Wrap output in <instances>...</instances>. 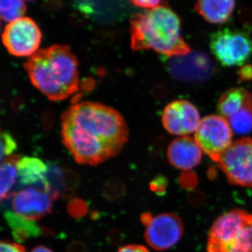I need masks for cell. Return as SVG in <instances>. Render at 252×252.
Segmentation results:
<instances>
[{"mask_svg": "<svg viewBox=\"0 0 252 252\" xmlns=\"http://www.w3.org/2000/svg\"><path fill=\"white\" fill-rule=\"evenodd\" d=\"M135 6L144 9H152L160 6L161 0H130Z\"/></svg>", "mask_w": 252, "mask_h": 252, "instance_id": "25", "label": "cell"}, {"mask_svg": "<svg viewBox=\"0 0 252 252\" xmlns=\"http://www.w3.org/2000/svg\"><path fill=\"white\" fill-rule=\"evenodd\" d=\"M18 178L21 185L31 186L44 182L48 166L42 160L35 157L21 158L17 163Z\"/></svg>", "mask_w": 252, "mask_h": 252, "instance_id": "16", "label": "cell"}, {"mask_svg": "<svg viewBox=\"0 0 252 252\" xmlns=\"http://www.w3.org/2000/svg\"><path fill=\"white\" fill-rule=\"evenodd\" d=\"M164 127L172 135L186 136L195 132L200 122L196 107L187 100L167 104L162 116Z\"/></svg>", "mask_w": 252, "mask_h": 252, "instance_id": "10", "label": "cell"}, {"mask_svg": "<svg viewBox=\"0 0 252 252\" xmlns=\"http://www.w3.org/2000/svg\"><path fill=\"white\" fill-rule=\"evenodd\" d=\"M233 132L247 135L252 130V103L244 107L227 120Z\"/></svg>", "mask_w": 252, "mask_h": 252, "instance_id": "19", "label": "cell"}, {"mask_svg": "<svg viewBox=\"0 0 252 252\" xmlns=\"http://www.w3.org/2000/svg\"><path fill=\"white\" fill-rule=\"evenodd\" d=\"M61 135L78 163L97 165L122 150L129 130L115 109L98 102H82L63 113Z\"/></svg>", "mask_w": 252, "mask_h": 252, "instance_id": "1", "label": "cell"}, {"mask_svg": "<svg viewBox=\"0 0 252 252\" xmlns=\"http://www.w3.org/2000/svg\"><path fill=\"white\" fill-rule=\"evenodd\" d=\"M53 200L44 190L28 188L15 194L12 208L16 215L36 221L51 213Z\"/></svg>", "mask_w": 252, "mask_h": 252, "instance_id": "11", "label": "cell"}, {"mask_svg": "<svg viewBox=\"0 0 252 252\" xmlns=\"http://www.w3.org/2000/svg\"><path fill=\"white\" fill-rule=\"evenodd\" d=\"M17 142L8 131L1 130V160L12 156L17 149Z\"/></svg>", "mask_w": 252, "mask_h": 252, "instance_id": "21", "label": "cell"}, {"mask_svg": "<svg viewBox=\"0 0 252 252\" xmlns=\"http://www.w3.org/2000/svg\"><path fill=\"white\" fill-rule=\"evenodd\" d=\"M86 245L81 241H74L68 245L67 252H86Z\"/></svg>", "mask_w": 252, "mask_h": 252, "instance_id": "27", "label": "cell"}, {"mask_svg": "<svg viewBox=\"0 0 252 252\" xmlns=\"http://www.w3.org/2000/svg\"><path fill=\"white\" fill-rule=\"evenodd\" d=\"M252 103V94L242 88H233L221 94L218 102L220 117L228 120L244 107Z\"/></svg>", "mask_w": 252, "mask_h": 252, "instance_id": "15", "label": "cell"}, {"mask_svg": "<svg viewBox=\"0 0 252 252\" xmlns=\"http://www.w3.org/2000/svg\"><path fill=\"white\" fill-rule=\"evenodd\" d=\"M5 220L12 231L13 237L18 243H23L28 239L36 238L42 235L43 230L36 221L27 220L14 212L4 213Z\"/></svg>", "mask_w": 252, "mask_h": 252, "instance_id": "17", "label": "cell"}, {"mask_svg": "<svg viewBox=\"0 0 252 252\" xmlns=\"http://www.w3.org/2000/svg\"><path fill=\"white\" fill-rule=\"evenodd\" d=\"M25 1H32V0H25Z\"/></svg>", "mask_w": 252, "mask_h": 252, "instance_id": "30", "label": "cell"}, {"mask_svg": "<svg viewBox=\"0 0 252 252\" xmlns=\"http://www.w3.org/2000/svg\"><path fill=\"white\" fill-rule=\"evenodd\" d=\"M210 44L212 54L225 67L242 65L252 55V38L238 30L225 28L213 33Z\"/></svg>", "mask_w": 252, "mask_h": 252, "instance_id": "6", "label": "cell"}, {"mask_svg": "<svg viewBox=\"0 0 252 252\" xmlns=\"http://www.w3.org/2000/svg\"><path fill=\"white\" fill-rule=\"evenodd\" d=\"M118 252H150L148 249L143 245H129L122 247Z\"/></svg>", "mask_w": 252, "mask_h": 252, "instance_id": "26", "label": "cell"}, {"mask_svg": "<svg viewBox=\"0 0 252 252\" xmlns=\"http://www.w3.org/2000/svg\"><path fill=\"white\" fill-rule=\"evenodd\" d=\"M26 12L23 0H0V15L4 22L9 23L23 18Z\"/></svg>", "mask_w": 252, "mask_h": 252, "instance_id": "20", "label": "cell"}, {"mask_svg": "<svg viewBox=\"0 0 252 252\" xmlns=\"http://www.w3.org/2000/svg\"><path fill=\"white\" fill-rule=\"evenodd\" d=\"M214 161L230 184L252 188V138L244 137L232 142Z\"/></svg>", "mask_w": 252, "mask_h": 252, "instance_id": "5", "label": "cell"}, {"mask_svg": "<svg viewBox=\"0 0 252 252\" xmlns=\"http://www.w3.org/2000/svg\"><path fill=\"white\" fill-rule=\"evenodd\" d=\"M235 0H197L195 9L207 22L221 24L230 19Z\"/></svg>", "mask_w": 252, "mask_h": 252, "instance_id": "14", "label": "cell"}, {"mask_svg": "<svg viewBox=\"0 0 252 252\" xmlns=\"http://www.w3.org/2000/svg\"><path fill=\"white\" fill-rule=\"evenodd\" d=\"M31 252H54L51 249L44 246H38L33 249Z\"/></svg>", "mask_w": 252, "mask_h": 252, "instance_id": "29", "label": "cell"}, {"mask_svg": "<svg viewBox=\"0 0 252 252\" xmlns=\"http://www.w3.org/2000/svg\"><path fill=\"white\" fill-rule=\"evenodd\" d=\"M233 130L228 122L220 116L203 118L195 132V140L202 151L215 160L229 147Z\"/></svg>", "mask_w": 252, "mask_h": 252, "instance_id": "8", "label": "cell"}, {"mask_svg": "<svg viewBox=\"0 0 252 252\" xmlns=\"http://www.w3.org/2000/svg\"><path fill=\"white\" fill-rule=\"evenodd\" d=\"M146 225V240L152 248L158 251L172 248L183 235V223L175 214H160L152 217Z\"/></svg>", "mask_w": 252, "mask_h": 252, "instance_id": "9", "label": "cell"}, {"mask_svg": "<svg viewBox=\"0 0 252 252\" xmlns=\"http://www.w3.org/2000/svg\"><path fill=\"white\" fill-rule=\"evenodd\" d=\"M23 66L32 85L50 100H64L79 90L77 59L67 45L39 50Z\"/></svg>", "mask_w": 252, "mask_h": 252, "instance_id": "2", "label": "cell"}, {"mask_svg": "<svg viewBox=\"0 0 252 252\" xmlns=\"http://www.w3.org/2000/svg\"><path fill=\"white\" fill-rule=\"evenodd\" d=\"M21 157L12 155L6 158L1 162V189L0 198L1 201L9 198L11 195V190L16 184L18 177L17 163Z\"/></svg>", "mask_w": 252, "mask_h": 252, "instance_id": "18", "label": "cell"}, {"mask_svg": "<svg viewBox=\"0 0 252 252\" xmlns=\"http://www.w3.org/2000/svg\"><path fill=\"white\" fill-rule=\"evenodd\" d=\"M67 210L68 214L72 218L79 220L87 215L89 207L86 202L82 199L74 198L67 203Z\"/></svg>", "mask_w": 252, "mask_h": 252, "instance_id": "22", "label": "cell"}, {"mask_svg": "<svg viewBox=\"0 0 252 252\" xmlns=\"http://www.w3.org/2000/svg\"><path fill=\"white\" fill-rule=\"evenodd\" d=\"M124 186L119 180L109 181L104 187V197L109 200H114L124 195Z\"/></svg>", "mask_w": 252, "mask_h": 252, "instance_id": "23", "label": "cell"}, {"mask_svg": "<svg viewBox=\"0 0 252 252\" xmlns=\"http://www.w3.org/2000/svg\"><path fill=\"white\" fill-rule=\"evenodd\" d=\"M44 190L54 200L73 195L78 186V180L72 172L54 165H48V171L42 182Z\"/></svg>", "mask_w": 252, "mask_h": 252, "instance_id": "13", "label": "cell"}, {"mask_svg": "<svg viewBox=\"0 0 252 252\" xmlns=\"http://www.w3.org/2000/svg\"><path fill=\"white\" fill-rule=\"evenodd\" d=\"M207 252H252V215L230 210L219 217L209 232Z\"/></svg>", "mask_w": 252, "mask_h": 252, "instance_id": "4", "label": "cell"}, {"mask_svg": "<svg viewBox=\"0 0 252 252\" xmlns=\"http://www.w3.org/2000/svg\"><path fill=\"white\" fill-rule=\"evenodd\" d=\"M241 77L245 78V79H248V78H252V67H245L243 68L241 71Z\"/></svg>", "mask_w": 252, "mask_h": 252, "instance_id": "28", "label": "cell"}, {"mask_svg": "<svg viewBox=\"0 0 252 252\" xmlns=\"http://www.w3.org/2000/svg\"><path fill=\"white\" fill-rule=\"evenodd\" d=\"M0 252H26V249L19 244L1 241L0 243Z\"/></svg>", "mask_w": 252, "mask_h": 252, "instance_id": "24", "label": "cell"}, {"mask_svg": "<svg viewBox=\"0 0 252 252\" xmlns=\"http://www.w3.org/2000/svg\"><path fill=\"white\" fill-rule=\"evenodd\" d=\"M130 35L134 51L153 49L169 57L190 53L181 33L180 18L166 5L134 15L130 19Z\"/></svg>", "mask_w": 252, "mask_h": 252, "instance_id": "3", "label": "cell"}, {"mask_svg": "<svg viewBox=\"0 0 252 252\" xmlns=\"http://www.w3.org/2000/svg\"><path fill=\"white\" fill-rule=\"evenodd\" d=\"M203 152L195 139L182 136L169 145L167 158L176 168L191 170L201 161Z\"/></svg>", "mask_w": 252, "mask_h": 252, "instance_id": "12", "label": "cell"}, {"mask_svg": "<svg viewBox=\"0 0 252 252\" xmlns=\"http://www.w3.org/2000/svg\"><path fill=\"white\" fill-rule=\"evenodd\" d=\"M42 34L31 18L23 17L8 23L2 33V42L9 54L31 57L39 51Z\"/></svg>", "mask_w": 252, "mask_h": 252, "instance_id": "7", "label": "cell"}]
</instances>
